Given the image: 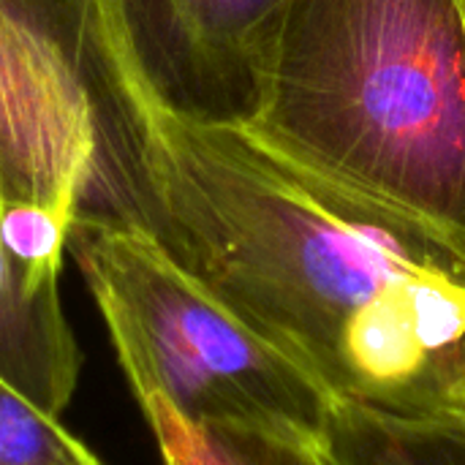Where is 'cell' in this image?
I'll return each mask as SVG.
<instances>
[{"label":"cell","mask_w":465,"mask_h":465,"mask_svg":"<svg viewBox=\"0 0 465 465\" xmlns=\"http://www.w3.org/2000/svg\"><path fill=\"white\" fill-rule=\"evenodd\" d=\"M0 465H104L60 417L0 376Z\"/></svg>","instance_id":"9"},{"label":"cell","mask_w":465,"mask_h":465,"mask_svg":"<svg viewBox=\"0 0 465 465\" xmlns=\"http://www.w3.org/2000/svg\"><path fill=\"white\" fill-rule=\"evenodd\" d=\"M93 16L101 150L82 213L155 240L335 403L460 422L463 248L248 128L163 112L101 0Z\"/></svg>","instance_id":"1"},{"label":"cell","mask_w":465,"mask_h":465,"mask_svg":"<svg viewBox=\"0 0 465 465\" xmlns=\"http://www.w3.org/2000/svg\"><path fill=\"white\" fill-rule=\"evenodd\" d=\"M322 441L332 465H465V425L447 420L335 403Z\"/></svg>","instance_id":"7"},{"label":"cell","mask_w":465,"mask_h":465,"mask_svg":"<svg viewBox=\"0 0 465 465\" xmlns=\"http://www.w3.org/2000/svg\"><path fill=\"white\" fill-rule=\"evenodd\" d=\"M82 349L60 289L35 286L0 242V376L60 417L79 384Z\"/></svg>","instance_id":"6"},{"label":"cell","mask_w":465,"mask_h":465,"mask_svg":"<svg viewBox=\"0 0 465 465\" xmlns=\"http://www.w3.org/2000/svg\"><path fill=\"white\" fill-rule=\"evenodd\" d=\"M139 406L163 465H332L319 439L253 428H196L163 401Z\"/></svg>","instance_id":"8"},{"label":"cell","mask_w":465,"mask_h":465,"mask_svg":"<svg viewBox=\"0 0 465 465\" xmlns=\"http://www.w3.org/2000/svg\"><path fill=\"white\" fill-rule=\"evenodd\" d=\"M245 128L465 251L460 0H292Z\"/></svg>","instance_id":"2"},{"label":"cell","mask_w":465,"mask_h":465,"mask_svg":"<svg viewBox=\"0 0 465 465\" xmlns=\"http://www.w3.org/2000/svg\"><path fill=\"white\" fill-rule=\"evenodd\" d=\"M460 422L465 425V384H463V411H460Z\"/></svg>","instance_id":"10"},{"label":"cell","mask_w":465,"mask_h":465,"mask_svg":"<svg viewBox=\"0 0 465 465\" xmlns=\"http://www.w3.org/2000/svg\"><path fill=\"white\" fill-rule=\"evenodd\" d=\"M101 150L93 0H0V215L74 226Z\"/></svg>","instance_id":"4"},{"label":"cell","mask_w":465,"mask_h":465,"mask_svg":"<svg viewBox=\"0 0 465 465\" xmlns=\"http://www.w3.org/2000/svg\"><path fill=\"white\" fill-rule=\"evenodd\" d=\"M460 5H463V16H465V0H460Z\"/></svg>","instance_id":"11"},{"label":"cell","mask_w":465,"mask_h":465,"mask_svg":"<svg viewBox=\"0 0 465 465\" xmlns=\"http://www.w3.org/2000/svg\"><path fill=\"white\" fill-rule=\"evenodd\" d=\"M144 93L199 125H251L292 0H101Z\"/></svg>","instance_id":"5"},{"label":"cell","mask_w":465,"mask_h":465,"mask_svg":"<svg viewBox=\"0 0 465 465\" xmlns=\"http://www.w3.org/2000/svg\"><path fill=\"white\" fill-rule=\"evenodd\" d=\"M68 253L136 395L196 428L324 439L335 398L134 226L76 215Z\"/></svg>","instance_id":"3"}]
</instances>
